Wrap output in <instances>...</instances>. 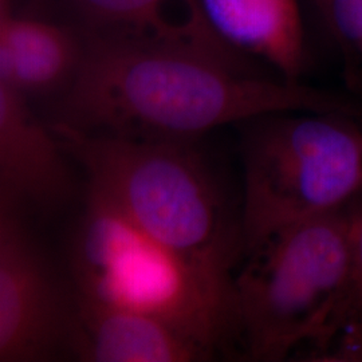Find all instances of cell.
I'll use <instances>...</instances> for the list:
<instances>
[{
  "mask_svg": "<svg viewBox=\"0 0 362 362\" xmlns=\"http://www.w3.org/2000/svg\"><path fill=\"white\" fill-rule=\"evenodd\" d=\"M350 206V204H349ZM349 206L272 233L233 278L239 338L254 361L324 345L349 294Z\"/></svg>",
  "mask_w": 362,
  "mask_h": 362,
  "instance_id": "cell-4",
  "label": "cell"
},
{
  "mask_svg": "<svg viewBox=\"0 0 362 362\" xmlns=\"http://www.w3.org/2000/svg\"><path fill=\"white\" fill-rule=\"evenodd\" d=\"M77 77L54 121L130 139L196 141L211 130L275 113H344L329 91L247 73L191 52L86 39Z\"/></svg>",
  "mask_w": 362,
  "mask_h": 362,
  "instance_id": "cell-1",
  "label": "cell"
},
{
  "mask_svg": "<svg viewBox=\"0 0 362 362\" xmlns=\"http://www.w3.org/2000/svg\"><path fill=\"white\" fill-rule=\"evenodd\" d=\"M74 313L67 356L82 362L206 361L214 354L153 317L81 297Z\"/></svg>",
  "mask_w": 362,
  "mask_h": 362,
  "instance_id": "cell-9",
  "label": "cell"
},
{
  "mask_svg": "<svg viewBox=\"0 0 362 362\" xmlns=\"http://www.w3.org/2000/svg\"><path fill=\"white\" fill-rule=\"evenodd\" d=\"M77 27L15 13L0 0V82L28 100L61 95L77 77L85 55Z\"/></svg>",
  "mask_w": 362,
  "mask_h": 362,
  "instance_id": "cell-10",
  "label": "cell"
},
{
  "mask_svg": "<svg viewBox=\"0 0 362 362\" xmlns=\"http://www.w3.org/2000/svg\"><path fill=\"white\" fill-rule=\"evenodd\" d=\"M324 23L362 57V0H327Z\"/></svg>",
  "mask_w": 362,
  "mask_h": 362,
  "instance_id": "cell-13",
  "label": "cell"
},
{
  "mask_svg": "<svg viewBox=\"0 0 362 362\" xmlns=\"http://www.w3.org/2000/svg\"><path fill=\"white\" fill-rule=\"evenodd\" d=\"M73 313V290L55 279L23 212L0 204V362L67 356Z\"/></svg>",
  "mask_w": 362,
  "mask_h": 362,
  "instance_id": "cell-6",
  "label": "cell"
},
{
  "mask_svg": "<svg viewBox=\"0 0 362 362\" xmlns=\"http://www.w3.org/2000/svg\"><path fill=\"white\" fill-rule=\"evenodd\" d=\"M311 4L314 6V8L317 10L318 15L321 16V19L324 21L325 15H326V8H327V0H310Z\"/></svg>",
  "mask_w": 362,
  "mask_h": 362,
  "instance_id": "cell-14",
  "label": "cell"
},
{
  "mask_svg": "<svg viewBox=\"0 0 362 362\" xmlns=\"http://www.w3.org/2000/svg\"><path fill=\"white\" fill-rule=\"evenodd\" d=\"M216 33L238 52L299 82L306 64L298 0H200Z\"/></svg>",
  "mask_w": 362,
  "mask_h": 362,
  "instance_id": "cell-11",
  "label": "cell"
},
{
  "mask_svg": "<svg viewBox=\"0 0 362 362\" xmlns=\"http://www.w3.org/2000/svg\"><path fill=\"white\" fill-rule=\"evenodd\" d=\"M28 101L0 82V204L47 212L73 194L71 157Z\"/></svg>",
  "mask_w": 362,
  "mask_h": 362,
  "instance_id": "cell-8",
  "label": "cell"
},
{
  "mask_svg": "<svg viewBox=\"0 0 362 362\" xmlns=\"http://www.w3.org/2000/svg\"><path fill=\"white\" fill-rule=\"evenodd\" d=\"M294 113L245 122L243 257L272 233L362 194V128L344 113Z\"/></svg>",
  "mask_w": 362,
  "mask_h": 362,
  "instance_id": "cell-5",
  "label": "cell"
},
{
  "mask_svg": "<svg viewBox=\"0 0 362 362\" xmlns=\"http://www.w3.org/2000/svg\"><path fill=\"white\" fill-rule=\"evenodd\" d=\"M86 39L169 49L259 73L254 59L220 37L200 0H62Z\"/></svg>",
  "mask_w": 362,
  "mask_h": 362,
  "instance_id": "cell-7",
  "label": "cell"
},
{
  "mask_svg": "<svg viewBox=\"0 0 362 362\" xmlns=\"http://www.w3.org/2000/svg\"><path fill=\"white\" fill-rule=\"evenodd\" d=\"M70 274L78 296L153 317L214 356L239 338L235 275L157 240L90 187Z\"/></svg>",
  "mask_w": 362,
  "mask_h": 362,
  "instance_id": "cell-3",
  "label": "cell"
},
{
  "mask_svg": "<svg viewBox=\"0 0 362 362\" xmlns=\"http://www.w3.org/2000/svg\"><path fill=\"white\" fill-rule=\"evenodd\" d=\"M50 124L86 172L88 187L164 245L233 274L243 257L240 219H233L194 141L130 139Z\"/></svg>",
  "mask_w": 362,
  "mask_h": 362,
  "instance_id": "cell-2",
  "label": "cell"
},
{
  "mask_svg": "<svg viewBox=\"0 0 362 362\" xmlns=\"http://www.w3.org/2000/svg\"><path fill=\"white\" fill-rule=\"evenodd\" d=\"M351 272L345 309L317 360H362V194L349 206Z\"/></svg>",
  "mask_w": 362,
  "mask_h": 362,
  "instance_id": "cell-12",
  "label": "cell"
}]
</instances>
